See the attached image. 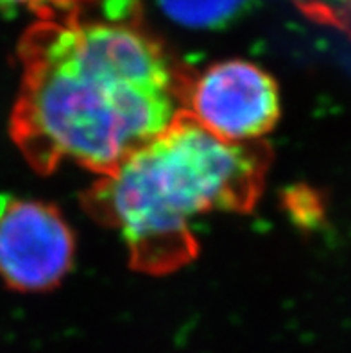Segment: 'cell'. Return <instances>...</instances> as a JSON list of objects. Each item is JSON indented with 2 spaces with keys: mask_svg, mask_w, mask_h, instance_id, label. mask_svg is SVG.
<instances>
[{
  "mask_svg": "<svg viewBox=\"0 0 351 353\" xmlns=\"http://www.w3.org/2000/svg\"><path fill=\"white\" fill-rule=\"evenodd\" d=\"M185 113L224 142L249 143L280 121V88L257 63L226 59L187 85Z\"/></svg>",
  "mask_w": 351,
  "mask_h": 353,
  "instance_id": "cell-3",
  "label": "cell"
},
{
  "mask_svg": "<svg viewBox=\"0 0 351 353\" xmlns=\"http://www.w3.org/2000/svg\"><path fill=\"white\" fill-rule=\"evenodd\" d=\"M296 4L312 20L351 36V0H296Z\"/></svg>",
  "mask_w": 351,
  "mask_h": 353,
  "instance_id": "cell-6",
  "label": "cell"
},
{
  "mask_svg": "<svg viewBox=\"0 0 351 353\" xmlns=\"http://www.w3.org/2000/svg\"><path fill=\"white\" fill-rule=\"evenodd\" d=\"M267 167L262 143L224 142L183 112L101 174L86 206L119 233L134 269L165 274L196 256L197 219L257 203Z\"/></svg>",
  "mask_w": 351,
  "mask_h": 353,
  "instance_id": "cell-2",
  "label": "cell"
},
{
  "mask_svg": "<svg viewBox=\"0 0 351 353\" xmlns=\"http://www.w3.org/2000/svg\"><path fill=\"white\" fill-rule=\"evenodd\" d=\"M94 2L97 0H0V4L9 8H26L27 11L38 14L40 20L74 17Z\"/></svg>",
  "mask_w": 351,
  "mask_h": 353,
  "instance_id": "cell-7",
  "label": "cell"
},
{
  "mask_svg": "<svg viewBox=\"0 0 351 353\" xmlns=\"http://www.w3.org/2000/svg\"><path fill=\"white\" fill-rule=\"evenodd\" d=\"M18 58L11 139L38 172L68 161L106 174L185 112L172 58L128 14L38 20Z\"/></svg>",
  "mask_w": 351,
  "mask_h": 353,
  "instance_id": "cell-1",
  "label": "cell"
},
{
  "mask_svg": "<svg viewBox=\"0 0 351 353\" xmlns=\"http://www.w3.org/2000/svg\"><path fill=\"white\" fill-rule=\"evenodd\" d=\"M251 0H158L161 11L183 27L215 29L235 20Z\"/></svg>",
  "mask_w": 351,
  "mask_h": 353,
  "instance_id": "cell-5",
  "label": "cell"
},
{
  "mask_svg": "<svg viewBox=\"0 0 351 353\" xmlns=\"http://www.w3.org/2000/svg\"><path fill=\"white\" fill-rule=\"evenodd\" d=\"M74 235L52 205L0 197V278L22 292L49 291L74 262Z\"/></svg>",
  "mask_w": 351,
  "mask_h": 353,
  "instance_id": "cell-4",
  "label": "cell"
}]
</instances>
